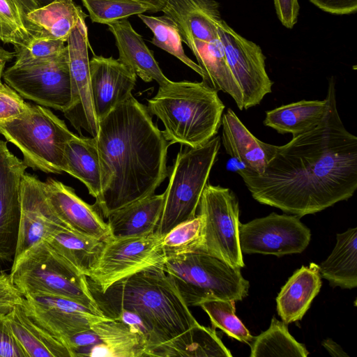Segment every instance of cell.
Returning <instances> with one entry per match:
<instances>
[{
  "instance_id": "obj_10",
  "label": "cell",
  "mask_w": 357,
  "mask_h": 357,
  "mask_svg": "<svg viewBox=\"0 0 357 357\" xmlns=\"http://www.w3.org/2000/svg\"><path fill=\"white\" fill-rule=\"evenodd\" d=\"M6 83L22 97L40 105L68 109L72 89L68 47L59 56L45 61L15 64L3 73Z\"/></svg>"
},
{
  "instance_id": "obj_1",
  "label": "cell",
  "mask_w": 357,
  "mask_h": 357,
  "mask_svg": "<svg viewBox=\"0 0 357 357\" xmlns=\"http://www.w3.org/2000/svg\"><path fill=\"white\" fill-rule=\"evenodd\" d=\"M328 111L310 130L278 146L264 172H236L252 197L299 218L347 200L357 188V137L344 127L336 104L333 78Z\"/></svg>"
},
{
  "instance_id": "obj_46",
  "label": "cell",
  "mask_w": 357,
  "mask_h": 357,
  "mask_svg": "<svg viewBox=\"0 0 357 357\" xmlns=\"http://www.w3.org/2000/svg\"><path fill=\"white\" fill-rule=\"evenodd\" d=\"M321 344L328 354L333 357L348 356L342 347L331 338L323 340Z\"/></svg>"
},
{
  "instance_id": "obj_17",
  "label": "cell",
  "mask_w": 357,
  "mask_h": 357,
  "mask_svg": "<svg viewBox=\"0 0 357 357\" xmlns=\"http://www.w3.org/2000/svg\"><path fill=\"white\" fill-rule=\"evenodd\" d=\"M63 229L69 228L49 204L43 181L35 175L24 173L21 183V213L14 260Z\"/></svg>"
},
{
  "instance_id": "obj_28",
  "label": "cell",
  "mask_w": 357,
  "mask_h": 357,
  "mask_svg": "<svg viewBox=\"0 0 357 357\" xmlns=\"http://www.w3.org/2000/svg\"><path fill=\"white\" fill-rule=\"evenodd\" d=\"M7 324L27 357H73L69 349L36 324L22 304L6 314Z\"/></svg>"
},
{
  "instance_id": "obj_34",
  "label": "cell",
  "mask_w": 357,
  "mask_h": 357,
  "mask_svg": "<svg viewBox=\"0 0 357 357\" xmlns=\"http://www.w3.org/2000/svg\"><path fill=\"white\" fill-rule=\"evenodd\" d=\"M87 15L73 0H54L28 15L32 22L50 36L67 42L71 32Z\"/></svg>"
},
{
  "instance_id": "obj_25",
  "label": "cell",
  "mask_w": 357,
  "mask_h": 357,
  "mask_svg": "<svg viewBox=\"0 0 357 357\" xmlns=\"http://www.w3.org/2000/svg\"><path fill=\"white\" fill-rule=\"evenodd\" d=\"M184 43L191 50L203 70L202 81L217 91L229 95L238 109H243L241 90L229 66L219 37L209 42L192 38Z\"/></svg>"
},
{
  "instance_id": "obj_12",
  "label": "cell",
  "mask_w": 357,
  "mask_h": 357,
  "mask_svg": "<svg viewBox=\"0 0 357 357\" xmlns=\"http://www.w3.org/2000/svg\"><path fill=\"white\" fill-rule=\"evenodd\" d=\"M242 252L273 255L277 257L301 253L309 245L311 232L294 215H270L239 224Z\"/></svg>"
},
{
  "instance_id": "obj_32",
  "label": "cell",
  "mask_w": 357,
  "mask_h": 357,
  "mask_svg": "<svg viewBox=\"0 0 357 357\" xmlns=\"http://www.w3.org/2000/svg\"><path fill=\"white\" fill-rule=\"evenodd\" d=\"M39 7L37 0H0V40L24 46L45 33L28 18Z\"/></svg>"
},
{
  "instance_id": "obj_29",
  "label": "cell",
  "mask_w": 357,
  "mask_h": 357,
  "mask_svg": "<svg viewBox=\"0 0 357 357\" xmlns=\"http://www.w3.org/2000/svg\"><path fill=\"white\" fill-rule=\"evenodd\" d=\"M328 108L327 97L323 100H300L266 111L264 124L278 133L296 137L318 126Z\"/></svg>"
},
{
  "instance_id": "obj_38",
  "label": "cell",
  "mask_w": 357,
  "mask_h": 357,
  "mask_svg": "<svg viewBox=\"0 0 357 357\" xmlns=\"http://www.w3.org/2000/svg\"><path fill=\"white\" fill-rule=\"evenodd\" d=\"M208 315L212 328H220L227 335L236 340L250 344L254 336L235 314V301L213 298L199 305Z\"/></svg>"
},
{
  "instance_id": "obj_3",
  "label": "cell",
  "mask_w": 357,
  "mask_h": 357,
  "mask_svg": "<svg viewBox=\"0 0 357 357\" xmlns=\"http://www.w3.org/2000/svg\"><path fill=\"white\" fill-rule=\"evenodd\" d=\"M87 280L105 317L119 309L136 311L153 328L158 345L198 323L165 273L163 262L124 278L103 291Z\"/></svg>"
},
{
  "instance_id": "obj_20",
  "label": "cell",
  "mask_w": 357,
  "mask_h": 357,
  "mask_svg": "<svg viewBox=\"0 0 357 357\" xmlns=\"http://www.w3.org/2000/svg\"><path fill=\"white\" fill-rule=\"evenodd\" d=\"M43 188L49 204L70 229L103 242L112 237L107 222L94 205L83 201L72 188L48 178L43 182Z\"/></svg>"
},
{
  "instance_id": "obj_45",
  "label": "cell",
  "mask_w": 357,
  "mask_h": 357,
  "mask_svg": "<svg viewBox=\"0 0 357 357\" xmlns=\"http://www.w3.org/2000/svg\"><path fill=\"white\" fill-rule=\"evenodd\" d=\"M321 10L333 15H349L357 11V0H309Z\"/></svg>"
},
{
  "instance_id": "obj_35",
  "label": "cell",
  "mask_w": 357,
  "mask_h": 357,
  "mask_svg": "<svg viewBox=\"0 0 357 357\" xmlns=\"http://www.w3.org/2000/svg\"><path fill=\"white\" fill-rule=\"evenodd\" d=\"M250 357H307L308 351L289 333L286 324L273 317L269 328L250 344Z\"/></svg>"
},
{
  "instance_id": "obj_27",
  "label": "cell",
  "mask_w": 357,
  "mask_h": 357,
  "mask_svg": "<svg viewBox=\"0 0 357 357\" xmlns=\"http://www.w3.org/2000/svg\"><path fill=\"white\" fill-rule=\"evenodd\" d=\"M148 356L231 357L215 329L199 323L151 350Z\"/></svg>"
},
{
  "instance_id": "obj_39",
  "label": "cell",
  "mask_w": 357,
  "mask_h": 357,
  "mask_svg": "<svg viewBox=\"0 0 357 357\" xmlns=\"http://www.w3.org/2000/svg\"><path fill=\"white\" fill-rule=\"evenodd\" d=\"M92 22L109 24L134 15L151 12L147 4L137 0H82Z\"/></svg>"
},
{
  "instance_id": "obj_26",
  "label": "cell",
  "mask_w": 357,
  "mask_h": 357,
  "mask_svg": "<svg viewBox=\"0 0 357 357\" xmlns=\"http://www.w3.org/2000/svg\"><path fill=\"white\" fill-rule=\"evenodd\" d=\"M163 205L164 193L153 194L113 211L106 222L112 237L143 236L155 232Z\"/></svg>"
},
{
  "instance_id": "obj_41",
  "label": "cell",
  "mask_w": 357,
  "mask_h": 357,
  "mask_svg": "<svg viewBox=\"0 0 357 357\" xmlns=\"http://www.w3.org/2000/svg\"><path fill=\"white\" fill-rule=\"evenodd\" d=\"M31 105L8 85L0 84V124L23 114Z\"/></svg>"
},
{
  "instance_id": "obj_43",
  "label": "cell",
  "mask_w": 357,
  "mask_h": 357,
  "mask_svg": "<svg viewBox=\"0 0 357 357\" xmlns=\"http://www.w3.org/2000/svg\"><path fill=\"white\" fill-rule=\"evenodd\" d=\"M5 315H0V357H27L12 333Z\"/></svg>"
},
{
  "instance_id": "obj_8",
  "label": "cell",
  "mask_w": 357,
  "mask_h": 357,
  "mask_svg": "<svg viewBox=\"0 0 357 357\" xmlns=\"http://www.w3.org/2000/svg\"><path fill=\"white\" fill-rule=\"evenodd\" d=\"M0 134L19 149L28 167L54 174L63 172L65 147L75 135L63 120L40 105L0 124Z\"/></svg>"
},
{
  "instance_id": "obj_7",
  "label": "cell",
  "mask_w": 357,
  "mask_h": 357,
  "mask_svg": "<svg viewBox=\"0 0 357 357\" xmlns=\"http://www.w3.org/2000/svg\"><path fill=\"white\" fill-rule=\"evenodd\" d=\"M220 137L181 149L164 193V205L155 232L163 236L175 226L195 217L201 197L220 148Z\"/></svg>"
},
{
  "instance_id": "obj_21",
  "label": "cell",
  "mask_w": 357,
  "mask_h": 357,
  "mask_svg": "<svg viewBox=\"0 0 357 357\" xmlns=\"http://www.w3.org/2000/svg\"><path fill=\"white\" fill-rule=\"evenodd\" d=\"M176 25L182 42H209L218 38L221 15L215 0H167L162 10Z\"/></svg>"
},
{
  "instance_id": "obj_16",
  "label": "cell",
  "mask_w": 357,
  "mask_h": 357,
  "mask_svg": "<svg viewBox=\"0 0 357 357\" xmlns=\"http://www.w3.org/2000/svg\"><path fill=\"white\" fill-rule=\"evenodd\" d=\"M73 357H147L143 337L123 322L100 319L66 341Z\"/></svg>"
},
{
  "instance_id": "obj_37",
  "label": "cell",
  "mask_w": 357,
  "mask_h": 357,
  "mask_svg": "<svg viewBox=\"0 0 357 357\" xmlns=\"http://www.w3.org/2000/svg\"><path fill=\"white\" fill-rule=\"evenodd\" d=\"M202 215L183 222L162 236L160 248L165 257L200 251L203 241Z\"/></svg>"
},
{
  "instance_id": "obj_5",
  "label": "cell",
  "mask_w": 357,
  "mask_h": 357,
  "mask_svg": "<svg viewBox=\"0 0 357 357\" xmlns=\"http://www.w3.org/2000/svg\"><path fill=\"white\" fill-rule=\"evenodd\" d=\"M163 269L188 307L213 298L240 301L248 294L241 268L204 252L166 256Z\"/></svg>"
},
{
  "instance_id": "obj_15",
  "label": "cell",
  "mask_w": 357,
  "mask_h": 357,
  "mask_svg": "<svg viewBox=\"0 0 357 357\" xmlns=\"http://www.w3.org/2000/svg\"><path fill=\"white\" fill-rule=\"evenodd\" d=\"M68 64L70 75L72 101L63 112L73 126L82 135V130L96 137L98 131L91 92L87 26L80 21L68 40Z\"/></svg>"
},
{
  "instance_id": "obj_6",
  "label": "cell",
  "mask_w": 357,
  "mask_h": 357,
  "mask_svg": "<svg viewBox=\"0 0 357 357\" xmlns=\"http://www.w3.org/2000/svg\"><path fill=\"white\" fill-rule=\"evenodd\" d=\"M9 274L13 284L23 295L40 293L59 296L102 314L90 291L87 277L61 257L46 241L34 245L15 259Z\"/></svg>"
},
{
  "instance_id": "obj_36",
  "label": "cell",
  "mask_w": 357,
  "mask_h": 357,
  "mask_svg": "<svg viewBox=\"0 0 357 357\" xmlns=\"http://www.w3.org/2000/svg\"><path fill=\"white\" fill-rule=\"evenodd\" d=\"M138 17L152 31L151 42L154 45L176 57L204 77L201 67L185 54L178 30L171 19L165 15L155 17L139 14Z\"/></svg>"
},
{
  "instance_id": "obj_14",
  "label": "cell",
  "mask_w": 357,
  "mask_h": 357,
  "mask_svg": "<svg viewBox=\"0 0 357 357\" xmlns=\"http://www.w3.org/2000/svg\"><path fill=\"white\" fill-rule=\"evenodd\" d=\"M23 296L22 305L25 313L66 346L69 337L106 318L98 312L65 297L40 293Z\"/></svg>"
},
{
  "instance_id": "obj_44",
  "label": "cell",
  "mask_w": 357,
  "mask_h": 357,
  "mask_svg": "<svg viewBox=\"0 0 357 357\" xmlns=\"http://www.w3.org/2000/svg\"><path fill=\"white\" fill-rule=\"evenodd\" d=\"M273 3L281 24L287 29H292L298 21V0H273Z\"/></svg>"
},
{
  "instance_id": "obj_33",
  "label": "cell",
  "mask_w": 357,
  "mask_h": 357,
  "mask_svg": "<svg viewBox=\"0 0 357 357\" xmlns=\"http://www.w3.org/2000/svg\"><path fill=\"white\" fill-rule=\"evenodd\" d=\"M46 241L61 257L86 276L98 259L104 243L69 229L59 231Z\"/></svg>"
},
{
  "instance_id": "obj_24",
  "label": "cell",
  "mask_w": 357,
  "mask_h": 357,
  "mask_svg": "<svg viewBox=\"0 0 357 357\" xmlns=\"http://www.w3.org/2000/svg\"><path fill=\"white\" fill-rule=\"evenodd\" d=\"M319 265L310 263L297 269L276 298L277 311L288 324L302 319L321 287Z\"/></svg>"
},
{
  "instance_id": "obj_11",
  "label": "cell",
  "mask_w": 357,
  "mask_h": 357,
  "mask_svg": "<svg viewBox=\"0 0 357 357\" xmlns=\"http://www.w3.org/2000/svg\"><path fill=\"white\" fill-rule=\"evenodd\" d=\"M161 236L153 232L135 237H111L103 243L100 254L87 278L101 291L140 270L164 261Z\"/></svg>"
},
{
  "instance_id": "obj_30",
  "label": "cell",
  "mask_w": 357,
  "mask_h": 357,
  "mask_svg": "<svg viewBox=\"0 0 357 357\" xmlns=\"http://www.w3.org/2000/svg\"><path fill=\"white\" fill-rule=\"evenodd\" d=\"M63 172L82 182L95 199L101 192L99 155L95 137L74 135L64 150Z\"/></svg>"
},
{
  "instance_id": "obj_19",
  "label": "cell",
  "mask_w": 357,
  "mask_h": 357,
  "mask_svg": "<svg viewBox=\"0 0 357 357\" xmlns=\"http://www.w3.org/2000/svg\"><path fill=\"white\" fill-rule=\"evenodd\" d=\"M94 112L99 121L132 95L137 75L118 59L94 55L89 60Z\"/></svg>"
},
{
  "instance_id": "obj_23",
  "label": "cell",
  "mask_w": 357,
  "mask_h": 357,
  "mask_svg": "<svg viewBox=\"0 0 357 357\" xmlns=\"http://www.w3.org/2000/svg\"><path fill=\"white\" fill-rule=\"evenodd\" d=\"M114 37L119 52L118 59L146 82L155 80L159 86L170 80L163 74L152 52L142 36L132 28L127 19L107 24Z\"/></svg>"
},
{
  "instance_id": "obj_47",
  "label": "cell",
  "mask_w": 357,
  "mask_h": 357,
  "mask_svg": "<svg viewBox=\"0 0 357 357\" xmlns=\"http://www.w3.org/2000/svg\"><path fill=\"white\" fill-rule=\"evenodd\" d=\"M15 57V53L5 50L0 47V84L1 82V77L3 76V72L6 63L10 61Z\"/></svg>"
},
{
  "instance_id": "obj_40",
  "label": "cell",
  "mask_w": 357,
  "mask_h": 357,
  "mask_svg": "<svg viewBox=\"0 0 357 357\" xmlns=\"http://www.w3.org/2000/svg\"><path fill=\"white\" fill-rule=\"evenodd\" d=\"M64 43L44 33L24 46L14 47L15 63L24 64L53 59L66 51L67 46Z\"/></svg>"
},
{
  "instance_id": "obj_48",
  "label": "cell",
  "mask_w": 357,
  "mask_h": 357,
  "mask_svg": "<svg viewBox=\"0 0 357 357\" xmlns=\"http://www.w3.org/2000/svg\"><path fill=\"white\" fill-rule=\"evenodd\" d=\"M143 2L151 8V13H158L161 11L165 5L167 0H137Z\"/></svg>"
},
{
  "instance_id": "obj_13",
  "label": "cell",
  "mask_w": 357,
  "mask_h": 357,
  "mask_svg": "<svg viewBox=\"0 0 357 357\" xmlns=\"http://www.w3.org/2000/svg\"><path fill=\"white\" fill-rule=\"evenodd\" d=\"M229 66L241 90L243 109L259 105L271 93L273 82L266 70L261 47L236 32L222 20L218 27Z\"/></svg>"
},
{
  "instance_id": "obj_31",
  "label": "cell",
  "mask_w": 357,
  "mask_h": 357,
  "mask_svg": "<svg viewBox=\"0 0 357 357\" xmlns=\"http://www.w3.org/2000/svg\"><path fill=\"white\" fill-rule=\"evenodd\" d=\"M334 249L319 265L321 278L331 286L353 289L357 286V228L337 234Z\"/></svg>"
},
{
  "instance_id": "obj_42",
  "label": "cell",
  "mask_w": 357,
  "mask_h": 357,
  "mask_svg": "<svg viewBox=\"0 0 357 357\" xmlns=\"http://www.w3.org/2000/svg\"><path fill=\"white\" fill-rule=\"evenodd\" d=\"M24 296L13 284L10 274L0 271V315L10 312L22 304Z\"/></svg>"
},
{
  "instance_id": "obj_18",
  "label": "cell",
  "mask_w": 357,
  "mask_h": 357,
  "mask_svg": "<svg viewBox=\"0 0 357 357\" xmlns=\"http://www.w3.org/2000/svg\"><path fill=\"white\" fill-rule=\"evenodd\" d=\"M28 167L0 139V261L14 260L21 213V183Z\"/></svg>"
},
{
  "instance_id": "obj_22",
  "label": "cell",
  "mask_w": 357,
  "mask_h": 357,
  "mask_svg": "<svg viewBox=\"0 0 357 357\" xmlns=\"http://www.w3.org/2000/svg\"><path fill=\"white\" fill-rule=\"evenodd\" d=\"M221 126L222 142L227 154L242 164L243 168L257 174L262 173L278 146L257 138L231 108L223 113Z\"/></svg>"
},
{
  "instance_id": "obj_2",
  "label": "cell",
  "mask_w": 357,
  "mask_h": 357,
  "mask_svg": "<svg viewBox=\"0 0 357 357\" xmlns=\"http://www.w3.org/2000/svg\"><path fill=\"white\" fill-rule=\"evenodd\" d=\"M95 138L101 192L94 206L102 218L153 195L167 177L170 144L132 96L98 121Z\"/></svg>"
},
{
  "instance_id": "obj_9",
  "label": "cell",
  "mask_w": 357,
  "mask_h": 357,
  "mask_svg": "<svg viewBox=\"0 0 357 357\" xmlns=\"http://www.w3.org/2000/svg\"><path fill=\"white\" fill-rule=\"evenodd\" d=\"M204 219L200 252L218 258L232 267L245 266L239 243V204L228 188L206 184L199 204Z\"/></svg>"
},
{
  "instance_id": "obj_4",
  "label": "cell",
  "mask_w": 357,
  "mask_h": 357,
  "mask_svg": "<svg viewBox=\"0 0 357 357\" xmlns=\"http://www.w3.org/2000/svg\"><path fill=\"white\" fill-rule=\"evenodd\" d=\"M204 82H173L159 86L147 109L163 123L169 143L201 146L216 136L225 105Z\"/></svg>"
}]
</instances>
